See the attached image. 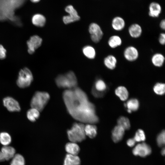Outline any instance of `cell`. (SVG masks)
<instances>
[{
  "label": "cell",
  "instance_id": "obj_24",
  "mask_svg": "<svg viewBox=\"0 0 165 165\" xmlns=\"http://www.w3.org/2000/svg\"><path fill=\"white\" fill-rule=\"evenodd\" d=\"M108 43L110 48L114 49L120 46L122 43V41L119 36L114 35L109 37Z\"/></svg>",
  "mask_w": 165,
  "mask_h": 165
},
{
  "label": "cell",
  "instance_id": "obj_3",
  "mask_svg": "<svg viewBox=\"0 0 165 165\" xmlns=\"http://www.w3.org/2000/svg\"><path fill=\"white\" fill-rule=\"evenodd\" d=\"M55 82L58 87L65 90L72 89L77 86V78L72 71L59 75L56 78Z\"/></svg>",
  "mask_w": 165,
  "mask_h": 165
},
{
  "label": "cell",
  "instance_id": "obj_7",
  "mask_svg": "<svg viewBox=\"0 0 165 165\" xmlns=\"http://www.w3.org/2000/svg\"><path fill=\"white\" fill-rule=\"evenodd\" d=\"M89 30L92 40L95 43L98 42L103 35L100 26L96 23H92L89 26Z\"/></svg>",
  "mask_w": 165,
  "mask_h": 165
},
{
  "label": "cell",
  "instance_id": "obj_21",
  "mask_svg": "<svg viewBox=\"0 0 165 165\" xmlns=\"http://www.w3.org/2000/svg\"><path fill=\"white\" fill-rule=\"evenodd\" d=\"M65 148L68 154L75 155H77L80 150V147L76 143L71 141L66 144Z\"/></svg>",
  "mask_w": 165,
  "mask_h": 165
},
{
  "label": "cell",
  "instance_id": "obj_1",
  "mask_svg": "<svg viewBox=\"0 0 165 165\" xmlns=\"http://www.w3.org/2000/svg\"><path fill=\"white\" fill-rule=\"evenodd\" d=\"M63 98L71 116L80 122L95 124L99 121L94 105L90 102L86 93L79 87L65 90Z\"/></svg>",
  "mask_w": 165,
  "mask_h": 165
},
{
  "label": "cell",
  "instance_id": "obj_40",
  "mask_svg": "<svg viewBox=\"0 0 165 165\" xmlns=\"http://www.w3.org/2000/svg\"><path fill=\"white\" fill-rule=\"evenodd\" d=\"M7 19L4 14L0 11V21H4Z\"/></svg>",
  "mask_w": 165,
  "mask_h": 165
},
{
  "label": "cell",
  "instance_id": "obj_10",
  "mask_svg": "<svg viewBox=\"0 0 165 165\" xmlns=\"http://www.w3.org/2000/svg\"><path fill=\"white\" fill-rule=\"evenodd\" d=\"M107 89V86L104 81L98 79L95 82L92 89V93L96 97L99 98L104 96V92Z\"/></svg>",
  "mask_w": 165,
  "mask_h": 165
},
{
  "label": "cell",
  "instance_id": "obj_33",
  "mask_svg": "<svg viewBox=\"0 0 165 165\" xmlns=\"http://www.w3.org/2000/svg\"><path fill=\"white\" fill-rule=\"evenodd\" d=\"M153 91L157 94L163 95L165 92V85L164 83L157 82L156 83L153 88Z\"/></svg>",
  "mask_w": 165,
  "mask_h": 165
},
{
  "label": "cell",
  "instance_id": "obj_13",
  "mask_svg": "<svg viewBox=\"0 0 165 165\" xmlns=\"http://www.w3.org/2000/svg\"><path fill=\"white\" fill-rule=\"evenodd\" d=\"M16 154V150L9 145L3 146L0 151V161L3 162L11 159Z\"/></svg>",
  "mask_w": 165,
  "mask_h": 165
},
{
  "label": "cell",
  "instance_id": "obj_37",
  "mask_svg": "<svg viewBox=\"0 0 165 165\" xmlns=\"http://www.w3.org/2000/svg\"><path fill=\"white\" fill-rule=\"evenodd\" d=\"M158 41L159 43L161 45H164L165 43V34L164 33H161L160 34Z\"/></svg>",
  "mask_w": 165,
  "mask_h": 165
},
{
  "label": "cell",
  "instance_id": "obj_28",
  "mask_svg": "<svg viewBox=\"0 0 165 165\" xmlns=\"http://www.w3.org/2000/svg\"><path fill=\"white\" fill-rule=\"evenodd\" d=\"M139 106L138 101L136 98H132L129 100L125 104L124 106L132 111H135L138 110Z\"/></svg>",
  "mask_w": 165,
  "mask_h": 165
},
{
  "label": "cell",
  "instance_id": "obj_30",
  "mask_svg": "<svg viewBox=\"0 0 165 165\" xmlns=\"http://www.w3.org/2000/svg\"><path fill=\"white\" fill-rule=\"evenodd\" d=\"M11 141V137L9 133L6 132L0 133V143L3 146L9 145Z\"/></svg>",
  "mask_w": 165,
  "mask_h": 165
},
{
  "label": "cell",
  "instance_id": "obj_15",
  "mask_svg": "<svg viewBox=\"0 0 165 165\" xmlns=\"http://www.w3.org/2000/svg\"><path fill=\"white\" fill-rule=\"evenodd\" d=\"M125 130L121 126H116L112 130V138L113 141L117 143L120 141L123 138Z\"/></svg>",
  "mask_w": 165,
  "mask_h": 165
},
{
  "label": "cell",
  "instance_id": "obj_38",
  "mask_svg": "<svg viewBox=\"0 0 165 165\" xmlns=\"http://www.w3.org/2000/svg\"><path fill=\"white\" fill-rule=\"evenodd\" d=\"M135 143L136 141L133 138H130L128 139L127 141V145L130 147H132L134 146Z\"/></svg>",
  "mask_w": 165,
  "mask_h": 165
},
{
  "label": "cell",
  "instance_id": "obj_39",
  "mask_svg": "<svg viewBox=\"0 0 165 165\" xmlns=\"http://www.w3.org/2000/svg\"><path fill=\"white\" fill-rule=\"evenodd\" d=\"M160 28L162 30H164L165 29V20L164 19L162 20L160 24Z\"/></svg>",
  "mask_w": 165,
  "mask_h": 165
},
{
  "label": "cell",
  "instance_id": "obj_23",
  "mask_svg": "<svg viewBox=\"0 0 165 165\" xmlns=\"http://www.w3.org/2000/svg\"><path fill=\"white\" fill-rule=\"evenodd\" d=\"M84 130L86 136L90 138H94L97 135V128L94 124H86L85 125Z\"/></svg>",
  "mask_w": 165,
  "mask_h": 165
},
{
  "label": "cell",
  "instance_id": "obj_4",
  "mask_svg": "<svg viewBox=\"0 0 165 165\" xmlns=\"http://www.w3.org/2000/svg\"><path fill=\"white\" fill-rule=\"evenodd\" d=\"M84 127V123H74L71 128L67 131L68 137L70 141L77 143L84 141L86 136Z\"/></svg>",
  "mask_w": 165,
  "mask_h": 165
},
{
  "label": "cell",
  "instance_id": "obj_18",
  "mask_svg": "<svg viewBox=\"0 0 165 165\" xmlns=\"http://www.w3.org/2000/svg\"><path fill=\"white\" fill-rule=\"evenodd\" d=\"M161 11V8L159 3L152 2L150 4L149 7L148 15L150 17L154 18L158 17Z\"/></svg>",
  "mask_w": 165,
  "mask_h": 165
},
{
  "label": "cell",
  "instance_id": "obj_6",
  "mask_svg": "<svg viewBox=\"0 0 165 165\" xmlns=\"http://www.w3.org/2000/svg\"><path fill=\"white\" fill-rule=\"evenodd\" d=\"M33 79V76L31 72L28 68L25 67L19 71L16 83L19 87L24 88L31 85Z\"/></svg>",
  "mask_w": 165,
  "mask_h": 165
},
{
  "label": "cell",
  "instance_id": "obj_22",
  "mask_svg": "<svg viewBox=\"0 0 165 165\" xmlns=\"http://www.w3.org/2000/svg\"><path fill=\"white\" fill-rule=\"evenodd\" d=\"M165 57L164 55L160 53H156L152 56L151 61L152 64L157 67H162L164 62Z\"/></svg>",
  "mask_w": 165,
  "mask_h": 165
},
{
  "label": "cell",
  "instance_id": "obj_35",
  "mask_svg": "<svg viewBox=\"0 0 165 165\" xmlns=\"http://www.w3.org/2000/svg\"><path fill=\"white\" fill-rule=\"evenodd\" d=\"M6 50L1 45H0V59H4L6 57Z\"/></svg>",
  "mask_w": 165,
  "mask_h": 165
},
{
  "label": "cell",
  "instance_id": "obj_34",
  "mask_svg": "<svg viewBox=\"0 0 165 165\" xmlns=\"http://www.w3.org/2000/svg\"><path fill=\"white\" fill-rule=\"evenodd\" d=\"M156 141L158 145L160 147L163 146L165 142V133L164 130H162L158 135L156 138Z\"/></svg>",
  "mask_w": 165,
  "mask_h": 165
},
{
  "label": "cell",
  "instance_id": "obj_16",
  "mask_svg": "<svg viewBox=\"0 0 165 165\" xmlns=\"http://www.w3.org/2000/svg\"><path fill=\"white\" fill-rule=\"evenodd\" d=\"M128 31L130 35L132 38H138L141 35L142 30L141 26L138 24L134 23L129 27Z\"/></svg>",
  "mask_w": 165,
  "mask_h": 165
},
{
  "label": "cell",
  "instance_id": "obj_26",
  "mask_svg": "<svg viewBox=\"0 0 165 165\" xmlns=\"http://www.w3.org/2000/svg\"><path fill=\"white\" fill-rule=\"evenodd\" d=\"M31 20L32 24L35 26L38 27H42L45 24L46 19L43 15L36 14L32 16Z\"/></svg>",
  "mask_w": 165,
  "mask_h": 165
},
{
  "label": "cell",
  "instance_id": "obj_14",
  "mask_svg": "<svg viewBox=\"0 0 165 165\" xmlns=\"http://www.w3.org/2000/svg\"><path fill=\"white\" fill-rule=\"evenodd\" d=\"M139 55L138 49L133 46L127 47L123 51V56L127 61L133 62L136 60Z\"/></svg>",
  "mask_w": 165,
  "mask_h": 165
},
{
  "label": "cell",
  "instance_id": "obj_36",
  "mask_svg": "<svg viewBox=\"0 0 165 165\" xmlns=\"http://www.w3.org/2000/svg\"><path fill=\"white\" fill-rule=\"evenodd\" d=\"M136 132L137 133L141 141H145L146 139V137L144 131L142 129H139Z\"/></svg>",
  "mask_w": 165,
  "mask_h": 165
},
{
  "label": "cell",
  "instance_id": "obj_29",
  "mask_svg": "<svg viewBox=\"0 0 165 165\" xmlns=\"http://www.w3.org/2000/svg\"><path fill=\"white\" fill-rule=\"evenodd\" d=\"M25 160L20 154H16L11 159L10 165H25Z\"/></svg>",
  "mask_w": 165,
  "mask_h": 165
},
{
  "label": "cell",
  "instance_id": "obj_42",
  "mask_svg": "<svg viewBox=\"0 0 165 165\" xmlns=\"http://www.w3.org/2000/svg\"><path fill=\"white\" fill-rule=\"evenodd\" d=\"M33 3H36L39 2L40 0H30Z\"/></svg>",
  "mask_w": 165,
  "mask_h": 165
},
{
  "label": "cell",
  "instance_id": "obj_25",
  "mask_svg": "<svg viewBox=\"0 0 165 165\" xmlns=\"http://www.w3.org/2000/svg\"><path fill=\"white\" fill-rule=\"evenodd\" d=\"M115 93L122 101L126 100L129 96V93L127 89L125 87L123 86L117 87L115 90Z\"/></svg>",
  "mask_w": 165,
  "mask_h": 165
},
{
  "label": "cell",
  "instance_id": "obj_12",
  "mask_svg": "<svg viewBox=\"0 0 165 165\" xmlns=\"http://www.w3.org/2000/svg\"><path fill=\"white\" fill-rule=\"evenodd\" d=\"M42 41L41 38L38 35L31 36L27 42L28 53L30 54L33 53L35 50L41 46Z\"/></svg>",
  "mask_w": 165,
  "mask_h": 165
},
{
  "label": "cell",
  "instance_id": "obj_8",
  "mask_svg": "<svg viewBox=\"0 0 165 165\" xmlns=\"http://www.w3.org/2000/svg\"><path fill=\"white\" fill-rule=\"evenodd\" d=\"M152 152L151 148L145 143L137 145L132 150L133 154L136 156L144 157L149 155Z\"/></svg>",
  "mask_w": 165,
  "mask_h": 165
},
{
  "label": "cell",
  "instance_id": "obj_27",
  "mask_svg": "<svg viewBox=\"0 0 165 165\" xmlns=\"http://www.w3.org/2000/svg\"><path fill=\"white\" fill-rule=\"evenodd\" d=\"M40 115V112L33 108L29 109L27 112L28 119L32 122L35 121L39 118Z\"/></svg>",
  "mask_w": 165,
  "mask_h": 165
},
{
  "label": "cell",
  "instance_id": "obj_17",
  "mask_svg": "<svg viewBox=\"0 0 165 165\" xmlns=\"http://www.w3.org/2000/svg\"><path fill=\"white\" fill-rule=\"evenodd\" d=\"M112 26L115 30L120 31L123 30L125 26L124 20L121 17L117 16L114 18L112 22Z\"/></svg>",
  "mask_w": 165,
  "mask_h": 165
},
{
  "label": "cell",
  "instance_id": "obj_41",
  "mask_svg": "<svg viewBox=\"0 0 165 165\" xmlns=\"http://www.w3.org/2000/svg\"><path fill=\"white\" fill-rule=\"evenodd\" d=\"M161 153L163 156H164L165 155V148H163L161 151Z\"/></svg>",
  "mask_w": 165,
  "mask_h": 165
},
{
  "label": "cell",
  "instance_id": "obj_11",
  "mask_svg": "<svg viewBox=\"0 0 165 165\" xmlns=\"http://www.w3.org/2000/svg\"><path fill=\"white\" fill-rule=\"evenodd\" d=\"M4 106L9 111L11 112H19L21 108L18 102L13 97H7L3 100Z\"/></svg>",
  "mask_w": 165,
  "mask_h": 165
},
{
  "label": "cell",
  "instance_id": "obj_32",
  "mask_svg": "<svg viewBox=\"0 0 165 165\" xmlns=\"http://www.w3.org/2000/svg\"><path fill=\"white\" fill-rule=\"evenodd\" d=\"M83 53L88 58L93 59L96 55V52L94 48L90 46H87L83 48L82 50Z\"/></svg>",
  "mask_w": 165,
  "mask_h": 165
},
{
  "label": "cell",
  "instance_id": "obj_31",
  "mask_svg": "<svg viewBox=\"0 0 165 165\" xmlns=\"http://www.w3.org/2000/svg\"><path fill=\"white\" fill-rule=\"evenodd\" d=\"M117 125L121 126L125 130L129 129L130 127V121L129 119L125 116L119 117L117 121Z\"/></svg>",
  "mask_w": 165,
  "mask_h": 165
},
{
  "label": "cell",
  "instance_id": "obj_2",
  "mask_svg": "<svg viewBox=\"0 0 165 165\" xmlns=\"http://www.w3.org/2000/svg\"><path fill=\"white\" fill-rule=\"evenodd\" d=\"M26 0H0V11L7 19L15 20L14 10L20 7Z\"/></svg>",
  "mask_w": 165,
  "mask_h": 165
},
{
  "label": "cell",
  "instance_id": "obj_19",
  "mask_svg": "<svg viewBox=\"0 0 165 165\" xmlns=\"http://www.w3.org/2000/svg\"><path fill=\"white\" fill-rule=\"evenodd\" d=\"M81 160L77 155L67 154L64 158L63 165H80Z\"/></svg>",
  "mask_w": 165,
  "mask_h": 165
},
{
  "label": "cell",
  "instance_id": "obj_9",
  "mask_svg": "<svg viewBox=\"0 0 165 165\" xmlns=\"http://www.w3.org/2000/svg\"><path fill=\"white\" fill-rule=\"evenodd\" d=\"M65 10L69 14V15L64 16L63 18V22L65 24H68L80 20V16L72 5H69L67 6Z\"/></svg>",
  "mask_w": 165,
  "mask_h": 165
},
{
  "label": "cell",
  "instance_id": "obj_5",
  "mask_svg": "<svg viewBox=\"0 0 165 165\" xmlns=\"http://www.w3.org/2000/svg\"><path fill=\"white\" fill-rule=\"evenodd\" d=\"M50 97V95L47 92H36L31 101V108L36 109L40 112L42 111L47 104Z\"/></svg>",
  "mask_w": 165,
  "mask_h": 165
},
{
  "label": "cell",
  "instance_id": "obj_20",
  "mask_svg": "<svg viewBox=\"0 0 165 165\" xmlns=\"http://www.w3.org/2000/svg\"><path fill=\"white\" fill-rule=\"evenodd\" d=\"M104 63L107 68L111 70H113L116 67L117 60L114 56L109 55L104 58Z\"/></svg>",
  "mask_w": 165,
  "mask_h": 165
}]
</instances>
